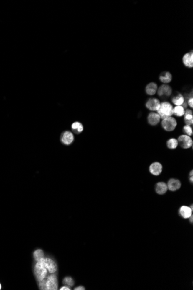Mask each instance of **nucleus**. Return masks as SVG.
<instances>
[{
	"label": "nucleus",
	"mask_w": 193,
	"mask_h": 290,
	"mask_svg": "<svg viewBox=\"0 0 193 290\" xmlns=\"http://www.w3.org/2000/svg\"><path fill=\"white\" fill-rule=\"evenodd\" d=\"M47 270L44 264L42 258L37 262L34 268V275L38 281L45 279L47 277Z\"/></svg>",
	"instance_id": "obj_1"
},
{
	"label": "nucleus",
	"mask_w": 193,
	"mask_h": 290,
	"mask_svg": "<svg viewBox=\"0 0 193 290\" xmlns=\"http://www.w3.org/2000/svg\"><path fill=\"white\" fill-rule=\"evenodd\" d=\"M160 80L165 84L169 83L172 80V75L169 72H164L160 76Z\"/></svg>",
	"instance_id": "obj_17"
},
{
	"label": "nucleus",
	"mask_w": 193,
	"mask_h": 290,
	"mask_svg": "<svg viewBox=\"0 0 193 290\" xmlns=\"http://www.w3.org/2000/svg\"><path fill=\"white\" fill-rule=\"evenodd\" d=\"M160 116L157 113H151L149 114L148 117L149 123L151 125L155 126L159 123L160 120Z\"/></svg>",
	"instance_id": "obj_14"
},
{
	"label": "nucleus",
	"mask_w": 193,
	"mask_h": 290,
	"mask_svg": "<svg viewBox=\"0 0 193 290\" xmlns=\"http://www.w3.org/2000/svg\"><path fill=\"white\" fill-rule=\"evenodd\" d=\"M184 121L186 125L190 126L193 125V114H184Z\"/></svg>",
	"instance_id": "obj_23"
},
{
	"label": "nucleus",
	"mask_w": 193,
	"mask_h": 290,
	"mask_svg": "<svg viewBox=\"0 0 193 290\" xmlns=\"http://www.w3.org/2000/svg\"><path fill=\"white\" fill-rule=\"evenodd\" d=\"M193 215H192V216H190V217L189 218H190V222H191L192 223H193Z\"/></svg>",
	"instance_id": "obj_30"
},
{
	"label": "nucleus",
	"mask_w": 193,
	"mask_h": 290,
	"mask_svg": "<svg viewBox=\"0 0 193 290\" xmlns=\"http://www.w3.org/2000/svg\"><path fill=\"white\" fill-rule=\"evenodd\" d=\"M178 145V141L175 139H171L167 141V146L169 149H175Z\"/></svg>",
	"instance_id": "obj_22"
},
{
	"label": "nucleus",
	"mask_w": 193,
	"mask_h": 290,
	"mask_svg": "<svg viewBox=\"0 0 193 290\" xmlns=\"http://www.w3.org/2000/svg\"><path fill=\"white\" fill-rule=\"evenodd\" d=\"M168 190L167 185L164 182L158 183L156 185V192L159 195H163Z\"/></svg>",
	"instance_id": "obj_15"
},
{
	"label": "nucleus",
	"mask_w": 193,
	"mask_h": 290,
	"mask_svg": "<svg viewBox=\"0 0 193 290\" xmlns=\"http://www.w3.org/2000/svg\"><path fill=\"white\" fill-rule=\"evenodd\" d=\"M161 103L157 99H150L146 102V106L149 110L151 111H157L160 107Z\"/></svg>",
	"instance_id": "obj_8"
},
{
	"label": "nucleus",
	"mask_w": 193,
	"mask_h": 290,
	"mask_svg": "<svg viewBox=\"0 0 193 290\" xmlns=\"http://www.w3.org/2000/svg\"><path fill=\"white\" fill-rule=\"evenodd\" d=\"M47 290H56L58 289V280L57 276L53 274L47 277L46 280Z\"/></svg>",
	"instance_id": "obj_4"
},
{
	"label": "nucleus",
	"mask_w": 193,
	"mask_h": 290,
	"mask_svg": "<svg viewBox=\"0 0 193 290\" xmlns=\"http://www.w3.org/2000/svg\"><path fill=\"white\" fill-rule=\"evenodd\" d=\"M183 131L184 133L186 134V135L190 136L193 134V129L192 127L189 125H186L183 128Z\"/></svg>",
	"instance_id": "obj_25"
},
{
	"label": "nucleus",
	"mask_w": 193,
	"mask_h": 290,
	"mask_svg": "<svg viewBox=\"0 0 193 290\" xmlns=\"http://www.w3.org/2000/svg\"><path fill=\"white\" fill-rule=\"evenodd\" d=\"M167 187H168V189H169L172 192L176 191L180 188L181 183L178 180L172 178L169 180V181H168Z\"/></svg>",
	"instance_id": "obj_11"
},
{
	"label": "nucleus",
	"mask_w": 193,
	"mask_h": 290,
	"mask_svg": "<svg viewBox=\"0 0 193 290\" xmlns=\"http://www.w3.org/2000/svg\"><path fill=\"white\" fill-rule=\"evenodd\" d=\"M163 166L159 162H154L152 163L149 167L150 172L154 175H159L162 172Z\"/></svg>",
	"instance_id": "obj_9"
},
{
	"label": "nucleus",
	"mask_w": 193,
	"mask_h": 290,
	"mask_svg": "<svg viewBox=\"0 0 193 290\" xmlns=\"http://www.w3.org/2000/svg\"><path fill=\"white\" fill-rule=\"evenodd\" d=\"M74 140V136L72 132L70 131H64L61 136V141L64 145L71 144Z\"/></svg>",
	"instance_id": "obj_6"
},
{
	"label": "nucleus",
	"mask_w": 193,
	"mask_h": 290,
	"mask_svg": "<svg viewBox=\"0 0 193 290\" xmlns=\"http://www.w3.org/2000/svg\"><path fill=\"white\" fill-rule=\"evenodd\" d=\"M172 102L176 105H182L184 102V99L182 95L179 94L178 96H175L173 98Z\"/></svg>",
	"instance_id": "obj_21"
},
{
	"label": "nucleus",
	"mask_w": 193,
	"mask_h": 290,
	"mask_svg": "<svg viewBox=\"0 0 193 290\" xmlns=\"http://www.w3.org/2000/svg\"><path fill=\"white\" fill-rule=\"evenodd\" d=\"M190 175H191V176H193V170H192V171H191V172H190Z\"/></svg>",
	"instance_id": "obj_32"
},
{
	"label": "nucleus",
	"mask_w": 193,
	"mask_h": 290,
	"mask_svg": "<svg viewBox=\"0 0 193 290\" xmlns=\"http://www.w3.org/2000/svg\"><path fill=\"white\" fill-rule=\"evenodd\" d=\"M157 93L160 96H169L172 93V88L168 85H163L159 87Z\"/></svg>",
	"instance_id": "obj_10"
},
{
	"label": "nucleus",
	"mask_w": 193,
	"mask_h": 290,
	"mask_svg": "<svg viewBox=\"0 0 193 290\" xmlns=\"http://www.w3.org/2000/svg\"><path fill=\"white\" fill-rule=\"evenodd\" d=\"M72 130L76 134L80 133L83 131V126L82 124L79 122H75L72 125Z\"/></svg>",
	"instance_id": "obj_18"
},
{
	"label": "nucleus",
	"mask_w": 193,
	"mask_h": 290,
	"mask_svg": "<svg viewBox=\"0 0 193 290\" xmlns=\"http://www.w3.org/2000/svg\"><path fill=\"white\" fill-rule=\"evenodd\" d=\"M75 290H85V287H83V286H79V287H77L76 288H75L74 289Z\"/></svg>",
	"instance_id": "obj_29"
},
{
	"label": "nucleus",
	"mask_w": 193,
	"mask_h": 290,
	"mask_svg": "<svg viewBox=\"0 0 193 290\" xmlns=\"http://www.w3.org/2000/svg\"><path fill=\"white\" fill-rule=\"evenodd\" d=\"M34 259L35 260V261H39L40 260H41L42 258H44V251L41 250V249H38V250H37L34 251Z\"/></svg>",
	"instance_id": "obj_20"
},
{
	"label": "nucleus",
	"mask_w": 193,
	"mask_h": 290,
	"mask_svg": "<svg viewBox=\"0 0 193 290\" xmlns=\"http://www.w3.org/2000/svg\"><path fill=\"white\" fill-rule=\"evenodd\" d=\"M60 290H71V289H70V287H67V286H64V287H61V289H60Z\"/></svg>",
	"instance_id": "obj_28"
},
{
	"label": "nucleus",
	"mask_w": 193,
	"mask_h": 290,
	"mask_svg": "<svg viewBox=\"0 0 193 290\" xmlns=\"http://www.w3.org/2000/svg\"><path fill=\"white\" fill-rule=\"evenodd\" d=\"M42 260L46 268L49 272V273H54L57 271V266L55 261L49 258H43Z\"/></svg>",
	"instance_id": "obj_5"
},
{
	"label": "nucleus",
	"mask_w": 193,
	"mask_h": 290,
	"mask_svg": "<svg viewBox=\"0 0 193 290\" xmlns=\"http://www.w3.org/2000/svg\"><path fill=\"white\" fill-rule=\"evenodd\" d=\"M39 287L40 290H47L46 288V280L44 279L40 281H39Z\"/></svg>",
	"instance_id": "obj_26"
},
{
	"label": "nucleus",
	"mask_w": 193,
	"mask_h": 290,
	"mask_svg": "<svg viewBox=\"0 0 193 290\" xmlns=\"http://www.w3.org/2000/svg\"><path fill=\"white\" fill-rule=\"evenodd\" d=\"M178 143L180 145L185 149L189 148L193 145V141L191 137L187 135H182L179 137Z\"/></svg>",
	"instance_id": "obj_7"
},
{
	"label": "nucleus",
	"mask_w": 193,
	"mask_h": 290,
	"mask_svg": "<svg viewBox=\"0 0 193 290\" xmlns=\"http://www.w3.org/2000/svg\"><path fill=\"white\" fill-rule=\"evenodd\" d=\"M183 62L184 64L190 68L193 67V52H189L184 55L183 58Z\"/></svg>",
	"instance_id": "obj_13"
},
{
	"label": "nucleus",
	"mask_w": 193,
	"mask_h": 290,
	"mask_svg": "<svg viewBox=\"0 0 193 290\" xmlns=\"http://www.w3.org/2000/svg\"><path fill=\"white\" fill-rule=\"evenodd\" d=\"M190 208H191V209H192V210L193 211V205H192V206H191V207H190Z\"/></svg>",
	"instance_id": "obj_33"
},
{
	"label": "nucleus",
	"mask_w": 193,
	"mask_h": 290,
	"mask_svg": "<svg viewBox=\"0 0 193 290\" xmlns=\"http://www.w3.org/2000/svg\"><path fill=\"white\" fill-rule=\"evenodd\" d=\"M63 284H66L70 287H72L74 285V281L71 277H67L64 278Z\"/></svg>",
	"instance_id": "obj_24"
},
{
	"label": "nucleus",
	"mask_w": 193,
	"mask_h": 290,
	"mask_svg": "<svg viewBox=\"0 0 193 290\" xmlns=\"http://www.w3.org/2000/svg\"><path fill=\"white\" fill-rule=\"evenodd\" d=\"M184 108L182 105H177L174 109V114L176 116H183L184 115Z\"/></svg>",
	"instance_id": "obj_19"
},
{
	"label": "nucleus",
	"mask_w": 193,
	"mask_h": 290,
	"mask_svg": "<svg viewBox=\"0 0 193 290\" xmlns=\"http://www.w3.org/2000/svg\"><path fill=\"white\" fill-rule=\"evenodd\" d=\"M164 129L167 131H171L175 130L177 125V122L174 118L171 116L164 119L161 123Z\"/></svg>",
	"instance_id": "obj_3"
},
{
	"label": "nucleus",
	"mask_w": 193,
	"mask_h": 290,
	"mask_svg": "<svg viewBox=\"0 0 193 290\" xmlns=\"http://www.w3.org/2000/svg\"><path fill=\"white\" fill-rule=\"evenodd\" d=\"M192 212L193 211L192 210L191 208L186 206H182L179 210L180 215L185 219L190 217V216L192 215Z\"/></svg>",
	"instance_id": "obj_12"
},
{
	"label": "nucleus",
	"mask_w": 193,
	"mask_h": 290,
	"mask_svg": "<svg viewBox=\"0 0 193 290\" xmlns=\"http://www.w3.org/2000/svg\"><path fill=\"white\" fill-rule=\"evenodd\" d=\"M1 284H0V290H1Z\"/></svg>",
	"instance_id": "obj_34"
},
{
	"label": "nucleus",
	"mask_w": 193,
	"mask_h": 290,
	"mask_svg": "<svg viewBox=\"0 0 193 290\" xmlns=\"http://www.w3.org/2000/svg\"><path fill=\"white\" fill-rule=\"evenodd\" d=\"M188 104L192 107L193 108V97H191V98H189V100H188Z\"/></svg>",
	"instance_id": "obj_27"
},
{
	"label": "nucleus",
	"mask_w": 193,
	"mask_h": 290,
	"mask_svg": "<svg viewBox=\"0 0 193 290\" xmlns=\"http://www.w3.org/2000/svg\"><path fill=\"white\" fill-rule=\"evenodd\" d=\"M190 181H191V182H192V183H193V176H191V177H190Z\"/></svg>",
	"instance_id": "obj_31"
},
{
	"label": "nucleus",
	"mask_w": 193,
	"mask_h": 290,
	"mask_svg": "<svg viewBox=\"0 0 193 290\" xmlns=\"http://www.w3.org/2000/svg\"><path fill=\"white\" fill-rule=\"evenodd\" d=\"M157 90V85L154 82L150 83L146 87V92L149 95H154Z\"/></svg>",
	"instance_id": "obj_16"
},
{
	"label": "nucleus",
	"mask_w": 193,
	"mask_h": 290,
	"mask_svg": "<svg viewBox=\"0 0 193 290\" xmlns=\"http://www.w3.org/2000/svg\"><path fill=\"white\" fill-rule=\"evenodd\" d=\"M157 114L160 116V118L165 119L170 117L174 114V108L171 104L168 102H163L161 103L160 107L157 110Z\"/></svg>",
	"instance_id": "obj_2"
}]
</instances>
